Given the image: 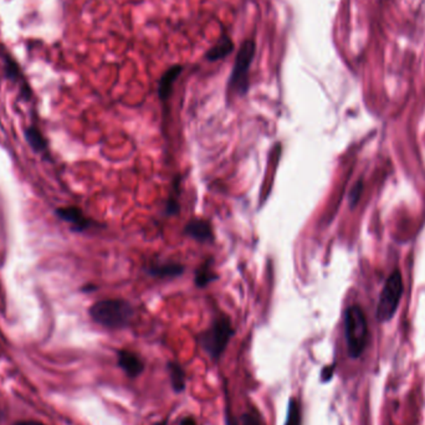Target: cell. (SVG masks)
I'll list each match as a JSON object with an SVG mask.
<instances>
[{
    "label": "cell",
    "mask_w": 425,
    "mask_h": 425,
    "mask_svg": "<svg viewBox=\"0 0 425 425\" xmlns=\"http://www.w3.org/2000/svg\"><path fill=\"white\" fill-rule=\"evenodd\" d=\"M226 425H265L260 414L255 410H250L241 415L240 420L236 423L233 417L226 415Z\"/></svg>",
    "instance_id": "2e32d148"
},
{
    "label": "cell",
    "mask_w": 425,
    "mask_h": 425,
    "mask_svg": "<svg viewBox=\"0 0 425 425\" xmlns=\"http://www.w3.org/2000/svg\"><path fill=\"white\" fill-rule=\"evenodd\" d=\"M96 287H94V286H86V287H84V289H82V290L84 291H89V290H95Z\"/></svg>",
    "instance_id": "7402d4cb"
},
{
    "label": "cell",
    "mask_w": 425,
    "mask_h": 425,
    "mask_svg": "<svg viewBox=\"0 0 425 425\" xmlns=\"http://www.w3.org/2000/svg\"><path fill=\"white\" fill-rule=\"evenodd\" d=\"M24 137H25L29 147L33 150L34 153L43 154V156L49 154L48 153L49 152V143H48V140L45 138L44 134L40 131L38 126H35V124L28 126L24 131Z\"/></svg>",
    "instance_id": "ba28073f"
},
{
    "label": "cell",
    "mask_w": 425,
    "mask_h": 425,
    "mask_svg": "<svg viewBox=\"0 0 425 425\" xmlns=\"http://www.w3.org/2000/svg\"><path fill=\"white\" fill-rule=\"evenodd\" d=\"M332 375H333V366H327L321 372V380L329 382L332 378Z\"/></svg>",
    "instance_id": "d6986e66"
},
{
    "label": "cell",
    "mask_w": 425,
    "mask_h": 425,
    "mask_svg": "<svg viewBox=\"0 0 425 425\" xmlns=\"http://www.w3.org/2000/svg\"><path fill=\"white\" fill-rule=\"evenodd\" d=\"M167 369L171 384H172V389L175 393L185 391V384H187L185 368L177 362H169L167 364Z\"/></svg>",
    "instance_id": "8fae6325"
},
{
    "label": "cell",
    "mask_w": 425,
    "mask_h": 425,
    "mask_svg": "<svg viewBox=\"0 0 425 425\" xmlns=\"http://www.w3.org/2000/svg\"><path fill=\"white\" fill-rule=\"evenodd\" d=\"M89 317L95 324L108 330L126 329L134 319V308L121 298H108L97 301L89 308Z\"/></svg>",
    "instance_id": "6da1fadb"
},
{
    "label": "cell",
    "mask_w": 425,
    "mask_h": 425,
    "mask_svg": "<svg viewBox=\"0 0 425 425\" xmlns=\"http://www.w3.org/2000/svg\"><path fill=\"white\" fill-rule=\"evenodd\" d=\"M233 49H234L233 41L230 40L229 36L224 35L219 39L218 43L212 46V49H209L206 56H207L208 60L217 62V60H220L229 55Z\"/></svg>",
    "instance_id": "7c38bea8"
},
{
    "label": "cell",
    "mask_w": 425,
    "mask_h": 425,
    "mask_svg": "<svg viewBox=\"0 0 425 425\" xmlns=\"http://www.w3.org/2000/svg\"><path fill=\"white\" fill-rule=\"evenodd\" d=\"M361 193H362V183L358 182L357 185H354V188L351 190V194H350V203H351L352 207L357 204Z\"/></svg>",
    "instance_id": "ac0fdd59"
},
{
    "label": "cell",
    "mask_w": 425,
    "mask_h": 425,
    "mask_svg": "<svg viewBox=\"0 0 425 425\" xmlns=\"http://www.w3.org/2000/svg\"><path fill=\"white\" fill-rule=\"evenodd\" d=\"M13 425H46L44 423H41L39 420H17Z\"/></svg>",
    "instance_id": "44dd1931"
},
{
    "label": "cell",
    "mask_w": 425,
    "mask_h": 425,
    "mask_svg": "<svg viewBox=\"0 0 425 425\" xmlns=\"http://www.w3.org/2000/svg\"><path fill=\"white\" fill-rule=\"evenodd\" d=\"M117 357L118 367L122 369L124 375L129 378H137L143 373L145 363L138 354L129 350H121Z\"/></svg>",
    "instance_id": "52a82bcc"
},
{
    "label": "cell",
    "mask_w": 425,
    "mask_h": 425,
    "mask_svg": "<svg viewBox=\"0 0 425 425\" xmlns=\"http://www.w3.org/2000/svg\"><path fill=\"white\" fill-rule=\"evenodd\" d=\"M257 51L255 41L246 40L235 59L234 69L230 76V89L238 95H245L249 89V70Z\"/></svg>",
    "instance_id": "277c9868"
},
{
    "label": "cell",
    "mask_w": 425,
    "mask_h": 425,
    "mask_svg": "<svg viewBox=\"0 0 425 425\" xmlns=\"http://www.w3.org/2000/svg\"><path fill=\"white\" fill-rule=\"evenodd\" d=\"M54 214L62 222L69 224L70 229L75 233H84L94 226H97L96 222L89 219V217H86L84 212L75 206L56 208Z\"/></svg>",
    "instance_id": "8992f818"
},
{
    "label": "cell",
    "mask_w": 425,
    "mask_h": 425,
    "mask_svg": "<svg viewBox=\"0 0 425 425\" xmlns=\"http://www.w3.org/2000/svg\"><path fill=\"white\" fill-rule=\"evenodd\" d=\"M218 279V276L212 270V260L209 259L206 263L201 265V268L196 270V285L198 287H206L209 285L212 281Z\"/></svg>",
    "instance_id": "5bb4252c"
},
{
    "label": "cell",
    "mask_w": 425,
    "mask_h": 425,
    "mask_svg": "<svg viewBox=\"0 0 425 425\" xmlns=\"http://www.w3.org/2000/svg\"><path fill=\"white\" fill-rule=\"evenodd\" d=\"M183 271H185V268H183L182 265L174 263L154 265V266H152V268L148 270L150 274L156 276V278H159V279L175 278V276L183 274Z\"/></svg>",
    "instance_id": "4fadbf2b"
},
{
    "label": "cell",
    "mask_w": 425,
    "mask_h": 425,
    "mask_svg": "<svg viewBox=\"0 0 425 425\" xmlns=\"http://www.w3.org/2000/svg\"><path fill=\"white\" fill-rule=\"evenodd\" d=\"M284 425H302L301 408H300V403L296 398H290V401H289Z\"/></svg>",
    "instance_id": "9a60e30c"
},
{
    "label": "cell",
    "mask_w": 425,
    "mask_h": 425,
    "mask_svg": "<svg viewBox=\"0 0 425 425\" xmlns=\"http://www.w3.org/2000/svg\"><path fill=\"white\" fill-rule=\"evenodd\" d=\"M6 76L13 80V81H15V82H19L20 81V73H19V69H17V65L14 64V62H11L10 60L6 62Z\"/></svg>",
    "instance_id": "e0dca14e"
},
{
    "label": "cell",
    "mask_w": 425,
    "mask_h": 425,
    "mask_svg": "<svg viewBox=\"0 0 425 425\" xmlns=\"http://www.w3.org/2000/svg\"><path fill=\"white\" fill-rule=\"evenodd\" d=\"M175 425H198V423H196V419L194 417L187 415V417L180 418V419L178 420V423Z\"/></svg>",
    "instance_id": "ffe728a7"
},
{
    "label": "cell",
    "mask_w": 425,
    "mask_h": 425,
    "mask_svg": "<svg viewBox=\"0 0 425 425\" xmlns=\"http://www.w3.org/2000/svg\"><path fill=\"white\" fill-rule=\"evenodd\" d=\"M185 233L189 235L190 238L196 239V241H201V243L212 241V238H214L212 236V225L208 223L207 220H203V219L190 220L185 228Z\"/></svg>",
    "instance_id": "9c48e42d"
},
{
    "label": "cell",
    "mask_w": 425,
    "mask_h": 425,
    "mask_svg": "<svg viewBox=\"0 0 425 425\" xmlns=\"http://www.w3.org/2000/svg\"><path fill=\"white\" fill-rule=\"evenodd\" d=\"M153 425H167V422L166 420H162V422H157Z\"/></svg>",
    "instance_id": "603a6c76"
},
{
    "label": "cell",
    "mask_w": 425,
    "mask_h": 425,
    "mask_svg": "<svg viewBox=\"0 0 425 425\" xmlns=\"http://www.w3.org/2000/svg\"><path fill=\"white\" fill-rule=\"evenodd\" d=\"M403 294V280L401 273L396 270L387 280L386 285L380 294L377 308V317L380 322H386L394 316Z\"/></svg>",
    "instance_id": "5b68a950"
},
{
    "label": "cell",
    "mask_w": 425,
    "mask_h": 425,
    "mask_svg": "<svg viewBox=\"0 0 425 425\" xmlns=\"http://www.w3.org/2000/svg\"><path fill=\"white\" fill-rule=\"evenodd\" d=\"M234 336V329L226 316H220L214 319L212 326L204 331L199 337L201 348L212 361H219L223 356L231 337Z\"/></svg>",
    "instance_id": "7a4b0ae2"
},
{
    "label": "cell",
    "mask_w": 425,
    "mask_h": 425,
    "mask_svg": "<svg viewBox=\"0 0 425 425\" xmlns=\"http://www.w3.org/2000/svg\"><path fill=\"white\" fill-rule=\"evenodd\" d=\"M182 70L183 69L180 65H175V66L168 69L167 71L163 73L162 78L159 81V86H158V94H159V97L162 100H167L168 97L172 94L174 81L180 75Z\"/></svg>",
    "instance_id": "30bf717a"
},
{
    "label": "cell",
    "mask_w": 425,
    "mask_h": 425,
    "mask_svg": "<svg viewBox=\"0 0 425 425\" xmlns=\"http://www.w3.org/2000/svg\"><path fill=\"white\" fill-rule=\"evenodd\" d=\"M345 332L347 348L352 358H357L363 353L368 338L367 319L361 308L351 306L345 313Z\"/></svg>",
    "instance_id": "3957f363"
}]
</instances>
